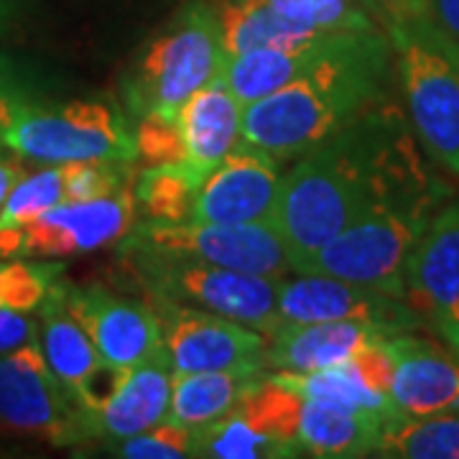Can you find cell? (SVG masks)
I'll use <instances>...</instances> for the list:
<instances>
[{
    "label": "cell",
    "instance_id": "cell-16",
    "mask_svg": "<svg viewBox=\"0 0 459 459\" xmlns=\"http://www.w3.org/2000/svg\"><path fill=\"white\" fill-rule=\"evenodd\" d=\"M385 347L394 360L391 401L398 416L459 411V352L413 332L388 334Z\"/></svg>",
    "mask_w": 459,
    "mask_h": 459
},
{
    "label": "cell",
    "instance_id": "cell-8",
    "mask_svg": "<svg viewBox=\"0 0 459 459\" xmlns=\"http://www.w3.org/2000/svg\"><path fill=\"white\" fill-rule=\"evenodd\" d=\"M0 421L59 446L95 439L92 413L51 370L39 340L0 355Z\"/></svg>",
    "mask_w": 459,
    "mask_h": 459
},
{
    "label": "cell",
    "instance_id": "cell-27",
    "mask_svg": "<svg viewBox=\"0 0 459 459\" xmlns=\"http://www.w3.org/2000/svg\"><path fill=\"white\" fill-rule=\"evenodd\" d=\"M276 16L314 31L380 29L365 0H255Z\"/></svg>",
    "mask_w": 459,
    "mask_h": 459
},
{
    "label": "cell",
    "instance_id": "cell-24",
    "mask_svg": "<svg viewBox=\"0 0 459 459\" xmlns=\"http://www.w3.org/2000/svg\"><path fill=\"white\" fill-rule=\"evenodd\" d=\"M376 457L459 459V411L421 419H388Z\"/></svg>",
    "mask_w": 459,
    "mask_h": 459
},
{
    "label": "cell",
    "instance_id": "cell-6",
    "mask_svg": "<svg viewBox=\"0 0 459 459\" xmlns=\"http://www.w3.org/2000/svg\"><path fill=\"white\" fill-rule=\"evenodd\" d=\"M151 296L197 307L243 322L271 337L283 325L276 276L247 273L225 265L171 258L156 253H126Z\"/></svg>",
    "mask_w": 459,
    "mask_h": 459
},
{
    "label": "cell",
    "instance_id": "cell-7",
    "mask_svg": "<svg viewBox=\"0 0 459 459\" xmlns=\"http://www.w3.org/2000/svg\"><path fill=\"white\" fill-rule=\"evenodd\" d=\"M3 146L36 164H82L138 159L135 133L115 105L77 100L62 108H21L3 135Z\"/></svg>",
    "mask_w": 459,
    "mask_h": 459
},
{
    "label": "cell",
    "instance_id": "cell-13",
    "mask_svg": "<svg viewBox=\"0 0 459 459\" xmlns=\"http://www.w3.org/2000/svg\"><path fill=\"white\" fill-rule=\"evenodd\" d=\"M279 314L283 322H365L385 334L421 327L419 314L406 299L383 294L360 283L325 276L296 273L279 281Z\"/></svg>",
    "mask_w": 459,
    "mask_h": 459
},
{
    "label": "cell",
    "instance_id": "cell-26",
    "mask_svg": "<svg viewBox=\"0 0 459 459\" xmlns=\"http://www.w3.org/2000/svg\"><path fill=\"white\" fill-rule=\"evenodd\" d=\"M199 431V457L210 459H291L299 457L291 444L250 427L243 416L230 411L220 421Z\"/></svg>",
    "mask_w": 459,
    "mask_h": 459
},
{
    "label": "cell",
    "instance_id": "cell-11",
    "mask_svg": "<svg viewBox=\"0 0 459 459\" xmlns=\"http://www.w3.org/2000/svg\"><path fill=\"white\" fill-rule=\"evenodd\" d=\"M135 197L126 186L92 202H62L21 230H0V258L82 255L128 235Z\"/></svg>",
    "mask_w": 459,
    "mask_h": 459
},
{
    "label": "cell",
    "instance_id": "cell-33",
    "mask_svg": "<svg viewBox=\"0 0 459 459\" xmlns=\"http://www.w3.org/2000/svg\"><path fill=\"white\" fill-rule=\"evenodd\" d=\"M39 340V322L29 312L0 309V355Z\"/></svg>",
    "mask_w": 459,
    "mask_h": 459
},
{
    "label": "cell",
    "instance_id": "cell-19",
    "mask_svg": "<svg viewBox=\"0 0 459 459\" xmlns=\"http://www.w3.org/2000/svg\"><path fill=\"white\" fill-rule=\"evenodd\" d=\"M376 31V29H373ZM365 31H327L307 47L296 49H253L238 56H228L222 66V80L230 92L243 105L255 102L281 87L291 84L327 56L355 44Z\"/></svg>",
    "mask_w": 459,
    "mask_h": 459
},
{
    "label": "cell",
    "instance_id": "cell-34",
    "mask_svg": "<svg viewBox=\"0 0 459 459\" xmlns=\"http://www.w3.org/2000/svg\"><path fill=\"white\" fill-rule=\"evenodd\" d=\"M29 100L21 95V87L11 77V69L5 62H0V146H3V135L11 128V123L16 120L21 108H26Z\"/></svg>",
    "mask_w": 459,
    "mask_h": 459
},
{
    "label": "cell",
    "instance_id": "cell-14",
    "mask_svg": "<svg viewBox=\"0 0 459 459\" xmlns=\"http://www.w3.org/2000/svg\"><path fill=\"white\" fill-rule=\"evenodd\" d=\"M281 164L276 156L250 143H238L214 166L192 202V222L268 225L279 199Z\"/></svg>",
    "mask_w": 459,
    "mask_h": 459
},
{
    "label": "cell",
    "instance_id": "cell-10",
    "mask_svg": "<svg viewBox=\"0 0 459 459\" xmlns=\"http://www.w3.org/2000/svg\"><path fill=\"white\" fill-rule=\"evenodd\" d=\"M148 304L159 316L161 342L174 373L265 368L268 337L258 329L161 296H151Z\"/></svg>",
    "mask_w": 459,
    "mask_h": 459
},
{
    "label": "cell",
    "instance_id": "cell-29",
    "mask_svg": "<svg viewBox=\"0 0 459 459\" xmlns=\"http://www.w3.org/2000/svg\"><path fill=\"white\" fill-rule=\"evenodd\" d=\"M65 271L62 263H29L0 258V309L33 312Z\"/></svg>",
    "mask_w": 459,
    "mask_h": 459
},
{
    "label": "cell",
    "instance_id": "cell-5",
    "mask_svg": "<svg viewBox=\"0 0 459 459\" xmlns=\"http://www.w3.org/2000/svg\"><path fill=\"white\" fill-rule=\"evenodd\" d=\"M222 26L212 0H189L156 33L133 69L128 102L138 115L177 113L225 66Z\"/></svg>",
    "mask_w": 459,
    "mask_h": 459
},
{
    "label": "cell",
    "instance_id": "cell-31",
    "mask_svg": "<svg viewBox=\"0 0 459 459\" xmlns=\"http://www.w3.org/2000/svg\"><path fill=\"white\" fill-rule=\"evenodd\" d=\"M65 166V202H92L126 189L128 166L115 161H82Z\"/></svg>",
    "mask_w": 459,
    "mask_h": 459
},
{
    "label": "cell",
    "instance_id": "cell-21",
    "mask_svg": "<svg viewBox=\"0 0 459 459\" xmlns=\"http://www.w3.org/2000/svg\"><path fill=\"white\" fill-rule=\"evenodd\" d=\"M391 416L352 409L325 398H304L296 427L301 457L358 459L373 457Z\"/></svg>",
    "mask_w": 459,
    "mask_h": 459
},
{
    "label": "cell",
    "instance_id": "cell-37",
    "mask_svg": "<svg viewBox=\"0 0 459 459\" xmlns=\"http://www.w3.org/2000/svg\"><path fill=\"white\" fill-rule=\"evenodd\" d=\"M16 3L18 0H0V29L11 21L13 11H16Z\"/></svg>",
    "mask_w": 459,
    "mask_h": 459
},
{
    "label": "cell",
    "instance_id": "cell-35",
    "mask_svg": "<svg viewBox=\"0 0 459 459\" xmlns=\"http://www.w3.org/2000/svg\"><path fill=\"white\" fill-rule=\"evenodd\" d=\"M429 8L444 31L459 41V0H429Z\"/></svg>",
    "mask_w": 459,
    "mask_h": 459
},
{
    "label": "cell",
    "instance_id": "cell-32",
    "mask_svg": "<svg viewBox=\"0 0 459 459\" xmlns=\"http://www.w3.org/2000/svg\"><path fill=\"white\" fill-rule=\"evenodd\" d=\"M138 156L148 166L184 164V143H181L177 113H146L135 128Z\"/></svg>",
    "mask_w": 459,
    "mask_h": 459
},
{
    "label": "cell",
    "instance_id": "cell-20",
    "mask_svg": "<svg viewBox=\"0 0 459 459\" xmlns=\"http://www.w3.org/2000/svg\"><path fill=\"white\" fill-rule=\"evenodd\" d=\"M174 365L161 347L146 360L126 368V376L115 395L92 413L95 437L105 442H117L133 434L161 424L171 398Z\"/></svg>",
    "mask_w": 459,
    "mask_h": 459
},
{
    "label": "cell",
    "instance_id": "cell-4",
    "mask_svg": "<svg viewBox=\"0 0 459 459\" xmlns=\"http://www.w3.org/2000/svg\"><path fill=\"white\" fill-rule=\"evenodd\" d=\"M385 33L416 141L434 164L459 177V41L424 0H394Z\"/></svg>",
    "mask_w": 459,
    "mask_h": 459
},
{
    "label": "cell",
    "instance_id": "cell-36",
    "mask_svg": "<svg viewBox=\"0 0 459 459\" xmlns=\"http://www.w3.org/2000/svg\"><path fill=\"white\" fill-rule=\"evenodd\" d=\"M21 179H23V166L18 164V161H11V159H0V207L5 204L11 189Z\"/></svg>",
    "mask_w": 459,
    "mask_h": 459
},
{
    "label": "cell",
    "instance_id": "cell-1",
    "mask_svg": "<svg viewBox=\"0 0 459 459\" xmlns=\"http://www.w3.org/2000/svg\"><path fill=\"white\" fill-rule=\"evenodd\" d=\"M419 141L383 100L283 171L271 217L291 268L327 246L398 181L424 169Z\"/></svg>",
    "mask_w": 459,
    "mask_h": 459
},
{
    "label": "cell",
    "instance_id": "cell-15",
    "mask_svg": "<svg viewBox=\"0 0 459 459\" xmlns=\"http://www.w3.org/2000/svg\"><path fill=\"white\" fill-rule=\"evenodd\" d=\"M65 304L102 360L117 368H131L164 347L159 316L146 301L110 294L102 286L65 283Z\"/></svg>",
    "mask_w": 459,
    "mask_h": 459
},
{
    "label": "cell",
    "instance_id": "cell-28",
    "mask_svg": "<svg viewBox=\"0 0 459 459\" xmlns=\"http://www.w3.org/2000/svg\"><path fill=\"white\" fill-rule=\"evenodd\" d=\"M65 202V166H47L23 174L0 207V230L26 228L39 214Z\"/></svg>",
    "mask_w": 459,
    "mask_h": 459
},
{
    "label": "cell",
    "instance_id": "cell-25",
    "mask_svg": "<svg viewBox=\"0 0 459 459\" xmlns=\"http://www.w3.org/2000/svg\"><path fill=\"white\" fill-rule=\"evenodd\" d=\"M202 177L184 164L146 166L133 184L135 204L146 210L148 220L181 222L189 220L192 202L197 197Z\"/></svg>",
    "mask_w": 459,
    "mask_h": 459
},
{
    "label": "cell",
    "instance_id": "cell-9",
    "mask_svg": "<svg viewBox=\"0 0 459 459\" xmlns=\"http://www.w3.org/2000/svg\"><path fill=\"white\" fill-rule=\"evenodd\" d=\"M123 253H156L171 258L225 265L247 273L281 279L291 271L289 253L276 230L268 225H220V222H159L146 220L128 230Z\"/></svg>",
    "mask_w": 459,
    "mask_h": 459
},
{
    "label": "cell",
    "instance_id": "cell-23",
    "mask_svg": "<svg viewBox=\"0 0 459 459\" xmlns=\"http://www.w3.org/2000/svg\"><path fill=\"white\" fill-rule=\"evenodd\" d=\"M263 370H199L174 373L164 421L186 429H204L235 409L240 395Z\"/></svg>",
    "mask_w": 459,
    "mask_h": 459
},
{
    "label": "cell",
    "instance_id": "cell-12",
    "mask_svg": "<svg viewBox=\"0 0 459 459\" xmlns=\"http://www.w3.org/2000/svg\"><path fill=\"white\" fill-rule=\"evenodd\" d=\"M406 301L421 325L459 352V197L444 199L411 250Z\"/></svg>",
    "mask_w": 459,
    "mask_h": 459
},
{
    "label": "cell",
    "instance_id": "cell-22",
    "mask_svg": "<svg viewBox=\"0 0 459 459\" xmlns=\"http://www.w3.org/2000/svg\"><path fill=\"white\" fill-rule=\"evenodd\" d=\"M39 344L56 377L77 398L92 373L102 368V355L95 350L87 332L69 314L65 304V283L56 281L39 307Z\"/></svg>",
    "mask_w": 459,
    "mask_h": 459
},
{
    "label": "cell",
    "instance_id": "cell-3",
    "mask_svg": "<svg viewBox=\"0 0 459 459\" xmlns=\"http://www.w3.org/2000/svg\"><path fill=\"white\" fill-rule=\"evenodd\" d=\"M446 197V186L424 166L398 181L337 238L296 263L291 271L325 273L406 299V263L411 250Z\"/></svg>",
    "mask_w": 459,
    "mask_h": 459
},
{
    "label": "cell",
    "instance_id": "cell-18",
    "mask_svg": "<svg viewBox=\"0 0 459 459\" xmlns=\"http://www.w3.org/2000/svg\"><path fill=\"white\" fill-rule=\"evenodd\" d=\"M177 126L184 143V166L204 179L240 143L243 102L230 92L220 74L181 105Z\"/></svg>",
    "mask_w": 459,
    "mask_h": 459
},
{
    "label": "cell",
    "instance_id": "cell-2",
    "mask_svg": "<svg viewBox=\"0 0 459 459\" xmlns=\"http://www.w3.org/2000/svg\"><path fill=\"white\" fill-rule=\"evenodd\" d=\"M394 49L383 29L365 31L291 84L243 105L240 141L291 161L383 100Z\"/></svg>",
    "mask_w": 459,
    "mask_h": 459
},
{
    "label": "cell",
    "instance_id": "cell-30",
    "mask_svg": "<svg viewBox=\"0 0 459 459\" xmlns=\"http://www.w3.org/2000/svg\"><path fill=\"white\" fill-rule=\"evenodd\" d=\"M108 452L120 459H189L199 457V431L161 421L141 434L108 442Z\"/></svg>",
    "mask_w": 459,
    "mask_h": 459
},
{
    "label": "cell",
    "instance_id": "cell-17",
    "mask_svg": "<svg viewBox=\"0 0 459 459\" xmlns=\"http://www.w3.org/2000/svg\"><path fill=\"white\" fill-rule=\"evenodd\" d=\"M388 337L365 322H283L265 347V368L276 373H314L350 360L368 344Z\"/></svg>",
    "mask_w": 459,
    "mask_h": 459
}]
</instances>
